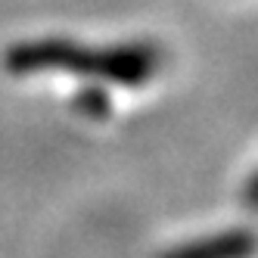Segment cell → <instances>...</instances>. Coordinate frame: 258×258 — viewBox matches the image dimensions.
I'll list each match as a JSON object with an SVG mask.
<instances>
[{
  "mask_svg": "<svg viewBox=\"0 0 258 258\" xmlns=\"http://www.w3.org/2000/svg\"><path fill=\"white\" fill-rule=\"evenodd\" d=\"M4 69L13 75H84L118 87H143L162 72V50L153 41L81 44L72 38H28L4 53Z\"/></svg>",
  "mask_w": 258,
  "mask_h": 258,
  "instance_id": "obj_1",
  "label": "cell"
},
{
  "mask_svg": "<svg viewBox=\"0 0 258 258\" xmlns=\"http://www.w3.org/2000/svg\"><path fill=\"white\" fill-rule=\"evenodd\" d=\"M258 236L249 227H227L168 249L162 258H255Z\"/></svg>",
  "mask_w": 258,
  "mask_h": 258,
  "instance_id": "obj_2",
  "label": "cell"
},
{
  "mask_svg": "<svg viewBox=\"0 0 258 258\" xmlns=\"http://www.w3.org/2000/svg\"><path fill=\"white\" fill-rule=\"evenodd\" d=\"M243 202L252 212H258V168L252 171V177L246 180V187H243Z\"/></svg>",
  "mask_w": 258,
  "mask_h": 258,
  "instance_id": "obj_3",
  "label": "cell"
}]
</instances>
